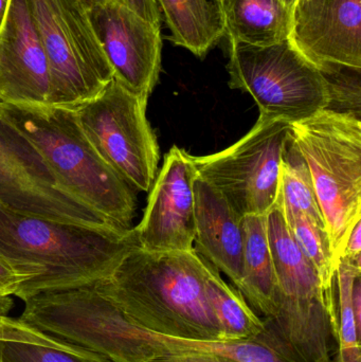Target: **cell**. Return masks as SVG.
Masks as SVG:
<instances>
[{"instance_id": "1", "label": "cell", "mask_w": 361, "mask_h": 362, "mask_svg": "<svg viewBox=\"0 0 361 362\" xmlns=\"http://www.w3.org/2000/svg\"><path fill=\"white\" fill-rule=\"evenodd\" d=\"M137 247L134 228L59 221L0 204V259L23 276L15 297L23 302L105 280Z\"/></svg>"}, {"instance_id": "2", "label": "cell", "mask_w": 361, "mask_h": 362, "mask_svg": "<svg viewBox=\"0 0 361 362\" xmlns=\"http://www.w3.org/2000/svg\"><path fill=\"white\" fill-rule=\"evenodd\" d=\"M205 259L196 251L125 255L97 285L146 331L171 337L222 341L218 319L205 288Z\"/></svg>"}, {"instance_id": "3", "label": "cell", "mask_w": 361, "mask_h": 362, "mask_svg": "<svg viewBox=\"0 0 361 362\" xmlns=\"http://www.w3.org/2000/svg\"><path fill=\"white\" fill-rule=\"evenodd\" d=\"M277 276L276 313L260 339L288 362H338L336 297L322 288L317 272L286 226L281 196L266 216Z\"/></svg>"}, {"instance_id": "4", "label": "cell", "mask_w": 361, "mask_h": 362, "mask_svg": "<svg viewBox=\"0 0 361 362\" xmlns=\"http://www.w3.org/2000/svg\"><path fill=\"white\" fill-rule=\"evenodd\" d=\"M0 114L33 146L59 189L114 227L131 229L137 209L136 191L91 146L76 110L0 104Z\"/></svg>"}, {"instance_id": "5", "label": "cell", "mask_w": 361, "mask_h": 362, "mask_svg": "<svg viewBox=\"0 0 361 362\" xmlns=\"http://www.w3.org/2000/svg\"><path fill=\"white\" fill-rule=\"evenodd\" d=\"M326 221L336 266L361 221V121L353 112L324 110L290 122Z\"/></svg>"}, {"instance_id": "6", "label": "cell", "mask_w": 361, "mask_h": 362, "mask_svg": "<svg viewBox=\"0 0 361 362\" xmlns=\"http://www.w3.org/2000/svg\"><path fill=\"white\" fill-rule=\"evenodd\" d=\"M50 71L49 105L74 108L97 97L114 72L80 0H27Z\"/></svg>"}, {"instance_id": "7", "label": "cell", "mask_w": 361, "mask_h": 362, "mask_svg": "<svg viewBox=\"0 0 361 362\" xmlns=\"http://www.w3.org/2000/svg\"><path fill=\"white\" fill-rule=\"evenodd\" d=\"M229 86L249 93L260 115L302 120L331 105L321 71L290 40L269 46L229 42Z\"/></svg>"}, {"instance_id": "8", "label": "cell", "mask_w": 361, "mask_h": 362, "mask_svg": "<svg viewBox=\"0 0 361 362\" xmlns=\"http://www.w3.org/2000/svg\"><path fill=\"white\" fill-rule=\"evenodd\" d=\"M290 121L260 115L237 144L207 156H193L197 175L242 216L267 215L281 192V163Z\"/></svg>"}, {"instance_id": "9", "label": "cell", "mask_w": 361, "mask_h": 362, "mask_svg": "<svg viewBox=\"0 0 361 362\" xmlns=\"http://www.w3.org/2000/svg\"><path fill=\"white\" fill-rule=\"evenodd\" d=\"M148 98L112 80L74 108L83 133L104 161L135 191L148 192L158 173L159 146L146 118Z\"/></svg>"}, {"instance_id": "10", "label": "cell", "mask_w": 361, "mask_h": 362, "mask_svg": "<svg viewBox=\"0 0 361 362\" xmlns=\"http://www.w3.org/2000/svg\"><path fill=\"white\" fill-rule=\"evenodd\" d=\"M0 204L59 221L114 227L99 213L59 189L33 146L1 114Z\"/></svg>"}, {"instance_id": "11", "label": "cell", "mask_w": 361, "mask_h": 362, "mask_svg": "<svg viewBox=\"0 0 361 362\" xmlns=\"http://www.w3.org/2000/svg\"><path fill=\"white\" fill-rule=\"evenodd\" d=\"M88 12L114 80L148 99L161 71L160 25L142 18L121 0H107Z\"/></svg>"}, {"instance_id": "12", "label": "cell", "mask_w": 361, "mask_h": 362, "mask_svg": "<svg viewBox=\"0 0 361 362\" xmlns=\"http://www.w3.org/2000/svg\"><path fill=\"white\" fill-rule=\"evenodd\" d=\"M192 155L174 146L150 187L143 217L137 227L138 244L148 252L194 250V180Z\"/></svg>"}, {"instance_id": "13", "label": "cell", "mask_w": 361, "mask_h": 362, "mask_svg": "<svg viewBox=\"0 0 361 362\" xmlns=\"http://www.w3.org/2000/svg\"><path fill=\"white\" fill-rule=\"evenodd\" d=\"M288 40L319 70L361 69V0L297 1Z\"/></svg>"}, {"instance_id": "14", "label": "cell", "mask_w": 361, "mask_h": 362, "mask_svg": "<svg viewBox=\"0 0 361 362\" xmlns=\"http://www.w3.org/2000/svg\"><path fill=\"white\" fill-rule=\"evenodd\" d=\"M50 71L27 0H10L0 28V104L49 105Z\"/></svg>"}, {"instance_id": "15", "label": "cell", "mask_w": 361, "mask_h": 362, "mask_svg": "<svg viewBox=\"0 0 361 362\" xmlns=\"http://www.w3.org/2000/svg\"><path fill=\"white\" fill-rule=\"evenodd\" d=\"M195 251L237 289L243 274L244 216L199 175L194 180Z\"/></svg>"}, {"instance_id": "16", "label": "cell", "mask_w": 361, "mask_h": 362, "mask_svg": "<svg viewBox=\"0 0 361 362\" xmlns=\"http://www.w3.org/2000/svg\"><path fill=\"white\" fill-rule=\"evenodd\" d=\"M232 44L269 46L290 38L292 11L282 0H212Z\"/></svg>"}, {"instance_id": "17", "label": "cell", "mask_w": 361, "mask_h": 362, "mask_svg": "<svg viewBox=\"0 0 361 362\" xmlns=\"http://www.w3.org/2000/svg\"><path fill=\"white\" fill-rule=\"evenodd\" d=\"M266 216H244L243 274L239 288L263 321L275 315L277 297V276L267 236Z\"/></svg>"}, {"instance_id": "18", "label": "cell", "mask_w": 361, "mask_h": 362, "mask_svg": "<svg viewBox=\"0 0 361 362\" xmlns=\"http://www.w3.org/2000/svg\"><path fill=\"white\" fill-rule=\"evenodd\" d=\"M133 362H150L165 355L212 354L237 362H288L256 341H211L184 339L146 331L135 325Z\"/></svg>"}, {"instance_id": "19", "label": "cell", "mask_w": 361, "mask_h": 362, "mask_svg": "<svg viewBox=\"0 0 361 362\" xmlns=\"http://www.w3.org/2000/svg\"><path fill=\"white\" fill-rule=\"evenodd\" d=\"M165 16L167 40L203 59L225 37L220 11L210 0H154Z\"/></svg>"}, {"instance_id": "20", "label": "cell", "mask_w": 361, "mask_h": 362, "mask_svg": "<svg viewBox=\"0 0 361 362\" xmlns=\"http://www.w3.org/2000/svg\"><path fill=\"white\" fill-rule=\"evenodd\" d=\"M205 266L206 293L220 325L222 341H254L264 331V321L207 259Z\"/></svg>"}, {"instance_id": "21", "label": "cell", "mask_w": 361, "mask_h": 362, "mask_svg": "<svg viewBox=\"0 0 361 362\" xmlns=\"http://www.w3.org/2000/svg\"><path fill=\"white\" fill-rule=\"evenodd\" d=\"M282 212L290 234L309 263L315 268L322 288L326 295L335 296V272L337 266L331 250L326 228L318 225L304 213L299 211L288 210L282 206Z\"/></svg>"}, {"instance_id": "22", "label": "cell", "mask_w": 361, "mask_h": 362, "mask_svg": "<svg viewBox=\"0 0 361 362\" xmlns=\"http://www.w3.org/2000/svg\"><path fill=\"white\" fill-rule=\"evenodd\" d=\"M280 181L283 208L304 213L318 225L326 227L309 168L290 135L282 158Z\"/></svg>"}, {"instance_id": "23", "label": "cell", "mask_w": 361, "mask_h": 362, "mask_svg": "<svg viewBox=\"0 0 361 362\" xmlns=\"http://www.w3.org/2000/svg\"><path fill=\"white\" fill-rule=\"evenodd\" d=\"M361 276V262L341 257L335 272V288L338 295V361L361 362L360 329L356 323L352 304V291Z\"/></svg>"}, {"instance_id": "24", "label": "cell", "mask_w": 361, "mask_h": 362, "mask_svg": "<svg viewBox=\"0 0 361 362\" xmlns=\"http://www.w3.org/2000/svg\"><path fill=\"white\" fill-rule=\"evenodd\" d=\"M0 362H110L101 355H80L40 344L0 341Z\"/></svg>"}, {"instance_id": "25", "label": "cell", "mask_w": 361, "mask_h": 362, "mask_svg": "<svg viewBox=\"0 0 361 362\" xmlns=\"http://www.w3.org/2000/svg\"><path fill=\"white\" fill-rule=\"evenodd\" d=\"M0 341L25 342V344H40L50 346L66 352L80 353V349L73 344H68L63 340L55 339L37 331L34 327L25 325L18 319L8 316H0Z\"/></svg>"}, {"instance_id": "26", "label": "cell", "mask_w": 361, "mask_h": 362, "mask_svg": "<svg viewBox=\"0 0 361 362\" xmlns=\"http://www.w3.org/2000/svg\"><path fill=\"white\" fill-rule=\"evenodd\" d=\"M23 282V276L17 274L8 264L0 259V302L15 296L19 285Z\"/></svg>"}, {"instance_id": "27", "label": "cell", "mask_w": 361, "mask_h": 362, "mask_svg": "<svg viewBox=\"0 0 361 362\" xmlns=\"http://www.w3.org/2000/svg\"><path fill=\"white\" fill-rule=\"evenodd\" d=\"M142 18L154 25H160L161 13L154 0H121Z\"/></svg>"}, {"instance_id": "28", "label": "cell", "mask_w": 361, "mask_h": 362, "mask_svg": "<svg viewBox=\"0 0 361 362\" xmlns=\"http://www.w3.org/2000/svg\"><path fill=\"white\" fill-rule=\"evenodd\" d=\"M150 362H237L224 357L215 356L212 354H193L165 355V356L157 357Z\"/></svg>"}, {"instance_id": "29", "label": "cell", "mask_w": 361, "mask_h": 362, "mask_svg": "<svg viewBox=\"0 0 361 362\" xmlns=\"http://www.w3.org/2000/svg\"><path fill=\"white\" fill-rule=\"evenodd\" d=\"M341 257H347L354 262H361V221L356 223L345 243Z\"/></svg>"}, {"instance_id": "30", "label": "cell", "mask_w": 361, "mask_h": 362, "mask_svg": "<svg viewBox=\"0 0 361 362\" xmlns=\"http://www.w3.org/2000/svg\"><path fill=\"white\" fill-rule=\"evenodd\" d=\"M352 304H353L354 315L358 329H361V276H358L354 283L352 291Z\"/></svg>"}, {"instance_id": "31", "label": "cell", "mask_w": 361, "mask_h": 362, "mask_svg": "<svg viewBox=\"0 0 361 362\" xmlns=\"http://www.w3.org/2000/svg\"><path fill=\"white\" fill-rule=\"evenodd\" d=\"M8 4H10V0H0V28H1L4 18H6Z\"/></svg>"}, {"instance_id": "32", "label": "cell", "mask_w": 361, "mask_h": 362, "mask_svg": "<svg viewBox=\"0 0 361 362\" xmlns=\"http://www.w3.org/2000/svg\"><path fill=\"white\" fill-rule=\"evenodd\" d=\"M13 306L12 299L6 300V301L0 302V316H8V313L10 312Z\"/></svg>"}, {"instance_id": "33", "label": "cell", "mask_w": 361, "mask_h": 362, "mask_svg": "<svg viewBox=\"0 0 361 362\" xmlns=\"http://www.w3.org/2000/svg\"><path fill=\"white\" fill-rule=\"evenodd\" d=\"M80 1L84 4V6L87 10H91V8L104 4V2L107 1V0H80Z\"/></svg>"}, {"instance_id": "34", "label": "cell", "mask_w": 361, "mask_h": 362, "mask_svg": "<svg viewBox=\"0 0 361 362\" xmlns=\"http://www.w3.org/2000/svg\"><path fill=\"white\" fill-rule=\"evenodd\" d=\"M290 10L292 11V8H294L295 4H296L297 0H282Z\"/></svg>"}, {"instance_id": "35", "label": "cell", "mask_w": 361, "mask_h": 362, "mask_svg": "<svg viewBox=\"0 0 361 362\" xmlns=\"http://www.w3.org/2000/svg\"><path fill=\"white\" fill-rule=\"evenodd\" d=\"M297 1H301V0H297ZM297 1H296V2H297Z\"/></svg>"}]
</instances>
